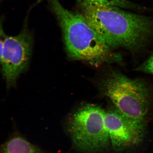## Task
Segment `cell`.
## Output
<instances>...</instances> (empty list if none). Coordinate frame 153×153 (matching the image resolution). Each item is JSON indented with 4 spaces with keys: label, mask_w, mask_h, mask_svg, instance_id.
I'll list each match as a JSON object with an SVG mask.
<instances>
[{
    "label": "cell",
    "mask_w": 153,
    "mask_h": 153,
    "mask_svg": "<svg viewBox=\"0 0 153 153\" xmlns=\"http://www.w3.org/2000/svg\"><path fill=\"white\" fill-rule=\"evenodd\" d=\"M80 7L81 14L110 47L135 50L142 46L152 32L150 19L120 7L98 5Z\"/></svg>",
    "instance_id": "6da1fadb"
},
{
    "label": "cell",
    "mask_w": 153,
    "mask_h": 153,
    "mask_svg": "<svg viewBox=\"0 0 153 153\" xmlns=\"http://www.w3.org/2000/svg\"><path fill=\"white\" fill-rule=\"evenodd\" d=\"M25 21L20 33L15 36L1 34V61L4 76L7 85L14 84L21 73L27 66L33 45V37Z\"/></svg>",
    "instance_id": "5b68a950"
},
{
    "label": "cell",
    "mask_w": 153,
    "mask_h": 153,
    "mask_svg": "<svg viewBox=\"0 0 153 153\" xmlns=\"http://www.w3.org/2000/svg\"><path fill=\"white\" fill-rule=\"evenodd\" d=\"M137 70L153 75V53Z\"/></svg>",
    "instance_id": "9c48e42d"
},
{
    "label": "cell",
    "mask_w": 153,
    "mask_h": 153,
    "mask_svg": "<svg viewBox=\"0 0 153 153\" xmlns=\"http://www.w3.org/2000/svg\"><path fill=\"white\" fill-rule=\"evenodd\" d=\"M80 7L87 5L110 6L121 8L133 9L132 3L128 0H76Z\"/></svg>",
    "instance_id": "ba28073f"
},
{
    "label": "cell",
    "mask_w": 153,
    "mask_h": 153,
    "mask_svg": "<svg viewBox=\"0 0 153 153\" xmlns=\"http://www.w3.org/2000/svg\"><path fill=\"white\" fill-rule=\"evenodd\" d=\"M1 153H44L22 137H13L3 145Z\"/></svg>",
    "instance_id": "52a82bcc"
},
{
    "label": "cell",
    "mask_w": 153,
    "mask_h": 153,
    "mask_svg": "<svg viewBox=\"0 0 153 153\" xmlns=\"http://www.w3.org/2000/svg\"><path fill=\"white\" fill-rule=\"evenodd\" d=\"M105 123L110 143L116 150L136 146L144 138L146 124L130 119L116 108L105 112Z\"/></svg>",
    "instance_id": "8992f818"
},
{
    "label": "cell",
    "mask_w": 153,
    "mask_h": 153,
    "mask_svg": "<svg viewBox=\"0 0 153 153\" xmlns=\"http://www.w3.org/2000/svg\"><path fill=\"white\" fill-rule=\"evenodd\" d=\"M101 89L121 114L130 119L146 124L150 93L144 81L131 79L114 71L103 81Z\"/></svg>",
    "instance_id": "3957f363"
},
{
    "label": "cell",
    "mask_w": 153,
    "mask_h": 153,
    "mask_svg": "<svg viewBox=\"0 0 153 153\" xmlns=\"http://www.w3.org/2000/svg\"><path fill=\"white\" fill-rule=\"evenodd\" d=\"M62 32L67 53L74 60L97 66L105 62H120V55L95 31L83 15L65 8L59 0H47Z\"/></svg>",
    "instance_id": "7a4b0ae2"
},
{
    "label": "cell",
    "mask_w": 153,
    "mask_h": 153,
    "mask_svg": "<svg viewBox=\"0 0 153 153\" xmlns=\"http://www.w3.org/2000/svg\"><path fill=\"white\" fill-rule=\"evenodd\" d=\"M105 111L97 105H84L68 122L73 142L82 152L94 153L105 150L110 142L105 123Z\"/></svg>",
    "instance_id": "277c9868"
}]
</instances>
